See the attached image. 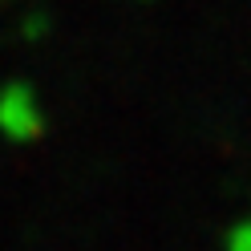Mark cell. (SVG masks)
Returning a JSON list of instances; mask_svg holds the SVG:
<instances>
[{"label": "cell", "instance_id": "1", "mask_svg": "<svg viewBox=\"0 0 251 251\" xmlns=\"http://www.w3.org/2000/svg\"><path fill=\"white\" fill-rule=\"evenodd\" d=\"M231 251H251V223H243L231 235Z\"/></svg>", "mask_w": 251, "mask_h": 251}]
</instances>
